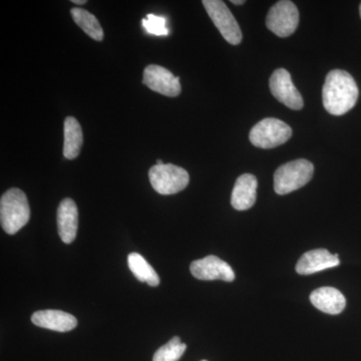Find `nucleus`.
<instances>
[{
    "label": "nucleus",
    "instance_id": "nucleus-8",
    "mask_svg": "<svg viewBox=\"0 0 361 361\" xmlns=\"http://www.w3.org/2000/svg\"><path fill=\"white\" fill-rule=\"evenodd\" d=\"M269 87L278 102L291 110L299 111L303 108V99L291 80L290 73L285 68H277L269 80Z\"/></svg>",
    "mask_w": 361,
    "mask_h": 361
},
{
    "label": "nucleus",
    "instance_id": "nucleus-7",
    "mask_svg": "<svg viewBox=\"0 0 361 361\" xmlns=\"http://www.w3.org/2000/svg\"><path fill=\"white\" fill-rule=\"evenodd\" d=\"M202 4L222 37L229 44L238 45L242 42V32L225 2L221 0H204Z\"/></svg>",
    "mask_w": 361,
    "mask_h": 361
},
{
    "label": "nucleus",
    "instance_id": "nucleus-1",
    "mask_svg": "<svg viewBox=\"0 0 361 361\" xmlns=\"http://www.w3.org/2000/svg\"><path fill=\"white\" fill-rule=\"evenodd\" d=\"M360 96L355 78L348 71H329L323 85V106L330 115L342 116L348 113L357 102Z\"/></svg>",
    "mask_w": 361,
    "mask_h": 361
},
{
    "label": "nucleus",
    "instance_id": "nucleus-11",
    "mask_svg": "<svg viewBox=\"0 0 361 361\" xmlns=\"http://www.w3.org/2000/svg\"><path fill=\"white\" fill-rule=\"evenodd\" d=\"M341 264L338 254H331L326 249H315L306 252L296 264V272L300 275H310L320 271L330 269Z\"/></svg>",
    "mask_w": 361,
    "mask_h": 361
},
{
    "label": "nucleus",
    "instance_id": "nucleus-2",
    "mask_svg": "<svg viewBox=\"0 0 361 361\" xmlns=\"http://www.w3.org/2000/svg\"><path fill=\"white\" fill-rule=\"evenodd\" d=\"M30 209L25 194L18 188L9 189L0 200V221L4 231L13 235L27 224Z\"/></svg>",
    "mask_w": 361,
    "mask_h": 361
},
{
    "label": "nucleus",
    "instance_id": "nucleus-16",
    "mask_svg": "<svg viewBox=\"0 0 361 361\" xmlns=\"http://www.w3.org/2000/svg\"><path fill=\"white\" fill-rule=\"evenodd\" d=\"M63 135H65V142H63V156L68 160H73L80 155V149H82L84 137H82V130L77 118L73 116H68L63 125Z\"/></svg>",
    "mask_w": 361,
    "mask_h": 361
},
{
    "label": "nucleus",
    "instance_id": "nucleus-24",
    "mask_svg": "<svg viewBox=\"0 0 361 361\" xmlns=\"http://www.w3.org/2000/svg\"><path fill=\"white\" fill-rule=\"evenodd\" d=\"M360 18H361V4H360Z\"/></svg>",
    "mask_w": 361,
    "mask_h": 361
},
{
    "label": "nucleus",
    "instance_id": "nucleus-14",
    "mask_svg": "<svg viewBox=\"0 0 361 361\" xmlns=\"http://www.w3.org/2000/svg\"><path fill=\"white\" fill-rule=\"evenodd\" d=\"M258 182L255 176L243 174L235 183L231 196L233 208L245 211L253 207L256 202V190Z\"/></svg>",
    "mask_w": 361,
    "mask_h": 361
},
{
    "label": "nucleus",
    "instance_id": "nucleus-9",
    "mask_svg": "<svg viewBox=\"0 0 361 361\" xmlns=\"http://www.w3.org/2000/svg\"><path fill=\"white\" fill-rule=\"evenodd\" d=\"M142 84L158 94L174 97L180 94V78L163 66L151 65L144 71Z\"/></svg>",
    "mask_w": 361,
    "mask_h": 361
},
{
    "label": "nucleus",
    "instance_id": "nucleus-20",
    "mask_svg": "<svg viewBox=\"0 0 361 361\" xmlns=\"http://www.w3.org/2000/svg\"><path fill=\"white\" fill-rule=\"evenodd\" d=\"M142 25L149 35L166 37L169 35L167 20L155 14H148L146 18L142 20Z\"/></svg>",
    "mask_w": 361,
    "mask_h": 361
},
{
    "label": "nucleus",
    "instance_id": "nucleus-13",
    "mask_svg": "<svg viewBox=\"0 0 361 361\" xmlns=\"http://www.w3.org/2000/svg\"><path fill=\"white\" fill-rule=\"evenodd\" d=\"M78 211L75 201L66 198L58 209L59 235L63 243L71 244L77 237Z\"/></svg>",
    "mask_w": 361,
    "mask_h": 361
},
{
    "label": "nucleus",
    "instance_id": "nucleus-18",
    "mask_svg": "<svg viewBox=\"0 0 361 361\" xmlns=\"http://www.w3.org/2000/svg\"><path fill=\"white\" fill-rule=\"evenodd\" d=\"M71 16H73V21L90 37L92 39L102 42L104 39V30L99 25V20H97L94 14L89 13L82 8H73L71 11Z\"/></svg>",
    "mask_w": 361,
    "mask_h": 361
},
{
    "label": "nucleus",
    "instance_id": "nucleus-15",
    "mask_svg": "<svg viewBox=\"0 0 361 361\" xmlns=\"http://www.w3.org/2000/svg\"><path fill=\"white\" fill-rule=\"evenodd\" d=\"M310 301L315 308L327 314L341 313L346 306L345 297L334 287H322L310 294Z\"/></svg>",
    "mask_w": 361,
    "mask_h": 361
},
{
    "label": "nucleus",
    "instance_id": "nucleus-4",
    "mask_svg": "<svg viewBox=\"0 0 361 361\" xmlns=\"http://www.w3.org/2000/svg\"><path fill=\"white\" fill-rule=\"evenodd\" d=\"M149 178L152 187L161 195L179 193L190 182L187 171L173 164L154 166L149 169Z\"/></svg>",
    "mask_w": 361,
    "mask_h": 361
},
{
    "label": "nucleus",
    "instance_id": "nucleus-21",
    "mask_svg": "<svg viewBox=\"0 0 361 361\" xmlns=\"http://www.w3.org/2000/svg\"><path fill=\"white\" fill-rule=\"evenodd\" d=\"M73 4H80V6H82V4H87V0H73Z\"/></svg>",
    "mask_w": 361,
    "mask_h": 361
},
{
    "label": "nucleus",
    "instance_id": "nucleus-6",
    "mask_svg": "<svg viewBox=\"0 0 361 361\" xmlns=\"http://www.w3.org/2000/svg\"><path fill=\"white\" fill-rule=\"evenodd\" d=\"M299 23V11L289 0H281L271 7L266 18V25L270 32L279 37H290Z\"/></svg>",
    "mask_w": 361,
    "mask_h": 361
},
{
    "label": "nucleus",
    "instance_id": "nucleus-25",
    "mask_svg": "<svg viewBox=\"0 0 361 361\" xmlns=\"http://www.w3.org/2000/svg\"><path fill=\"white\" fill-rule=\"evenodd\" d=\"M202 361H207V360H202Z\"/></svg>",
    "mask_w": 361,
    "mask_h": 361
},
{
    "label": "nucleus",
    "instance_id": "nucleus-17",
    "mask_svg": "<svg viewBox=\"0 0 361 361\" xmlns=\"http://www.w3.org/2000/svg\"><path fill=\"white\" fill-rule=\"evenodd\" d=\"M128 265L133 274L139 281L146 282L149 286H158L160 284V278L155 269L147 262L146 259L141 254L130 253L128 256Z\"/></svg>",
    "mask_w": 361,
    "mask_h": 361
},
{
    "label": "nucleus",
    "instance_id": "nucleus-19",
    "mask_svg": "<svg viewBox=\"0 0 361 361\" xmlns=\"http://www.w3.org/2000/svg\"><path fill=\"white\" fill-rule=\"evenodd\" d=\"M187 345L180 341V337H173L165 345L156 351L153 361H178L186 351Z\"/></svg>",
    "mask_w": 361,
    "mask_h": 361
},
{
    "label": "nucleus",
    "instance_id": "nucleus-22",
    "mask_svg": "<svg viewBox=\"0 0 361 361\" xmlns=\"http://www.w3.org/2000/svg\"><path fill=\"white\" fill-rule=\"evenodd\" d=\"M233 4H236V6H241V4H245V1L244 0H232Z\"/></svg>",
    "mask_w": 361,
    "mask_h": 361
},
{
    "label": "nucleus",
    "instance_id": "nucleus-23",
    "mask_svg": "<svg viewBox=\"0 0 361 361\" xmlns=\"http://www.w3.org/2000/svg\"><path fill=\"white\" fill-rule=\"evenodd\" d=\"M163 161H161V160L157 161V165H163Z\"/></svg>",
    "mask_w": 361,
    "mask_h": 361
},
{
    "label": "nucleus",
    "instance_id": "nucleus-5",
    "mask_svg": "<svg viewBox=\"0 0 361 361\" xmlns=\"http://www.w3.org/2000/svg\"><path fill=\"white\" fill-rule=\"evenodd\" d=\"M292 137V129L286 123L267 118L256 123L249 134L253 146L260 149H273L283 145Z\"/></svg>",
    "mask_w": 361,
    "mask_h": 361
},
{
    "label": "nucleus",
    "instance_id": "nucleus-12",
    "mask_svg": "<svg viewBox=\"0 0 361 361\" xmlns=\"http://www.w3.org/2000/svg\"><path fill=\"white\" fill-rule=\"evenodd\" d=\"M32 322L42 329L58 332H68L75 329L78 320L75 316L61 310H40L33 313Z\"/></svg>",
    "mask_w": 361,
    "mask_h": 361
},
{
    "label": "nucleus",
    "instance_id": "nucleus-3",
    "mask_svg": "<svg viewBox=\"0 0 361 361\" xmlns=\"http://www.w3.org/2000/svg\"><path fill=\"white\" fill-rule=\"evenodd\" d=\"M314 167L310 161L299 159L277 169L274 174V190L278 195H286L305 186L312 179Z\"/></svg>",
    "mask_w": 361,
    "mask_h": 361
},
{
    "label": "nucleus",
    "instance_id": "nucleus-10",
    "mask_svg": "<svg viewBox=\"0 0 361 361\" xmlns=\"http://www.w3.org/2000/svg\"><path fill=\"white\" fill-rule=\"evenodd\" d=\"M192 275L199 280H223L232 282L235 273L228 263L221 260L217 256H207L200 260L194 261L190 266Z\"/></svg>",
    "mask_w": 361,
    "mask_h": 361
}]
</instances>
